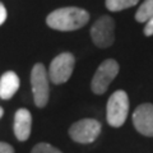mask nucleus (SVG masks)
<instances>
[{
	"label": "nucleus",
	"mask_w": 153,
	"mask_h": 153,
	"mask_svg": "<svg viewBox=\"0 0 153 153\" xmlns=\"http://www.w3.org/2000/svg\"><path fill=\"white\" fill-rule=\"evenodd\" d=\"M89 21V13L82 8L65 7L51 12L46 18L47 26L56 31H76Z\"/></svg>",
	"instance_id": "nucleus-1"
},
{
	"label": "nucleus",
	"mask_w": 153,
	"mask_h": 153,
	"mask_svg": "<svg viewBox=\"0 0 153 153\" xmlns=\"http://www.w3.org/2000/svg\"><path fill=\"white\" fill-rule=\"evenodd\" d=\"M129 114V97L125 91L119 89L110 96L107 101V123L114 128H120L126 121Z\"/></svg>",
	"instance_id": "nucleus-2"
},
{
	"label": "nucleus",
	"mask_w": 153,
	"mask_h": 153,
	"mask_svg": "<svg viewBox=\"0 0 153 153\" xmlns=\"http://www.w3.org/2000/svg\"><path fill=\"white\" fill-rule=\"evenodd\" d=\"M49 74L44 64L37 63L31 71V84L33 92V101L37 107H45L49 102Z\"/></svg>",
	"instance_id": "nucleus-3"
},
{
	"label": "nucleus",
	"mask_w": 153,
	"mask_h": 153,
	"mask_svg": "<svg viewBox=\"0 0 153 153\" xmlns=\"http://www.w3.org/2000/svg\"><path fill=\"white\" fill-rule=\"evenodd\" d=\"M119 66L117 61L114 59H107L102 61L100 66L96 70V73L91 82V88L96 94H103L107 91L110 83L116 78L119 74Z\"/></svg>",
	"instance_id": "nucleus-4"
},
{
	"label": "nucleus",
	"mask_w": 153,
	"mask_h": 153,
	"mask_svg": "<svg viewBox=\"0 0 153 153\" xmlns=\"http://www.w3.org/2000/svg\"><path fill=\"white\" fill-rule=\"evenodd\" d=\"M75 59L70 52H61L60 55L54 57L50 64V69L47 71L49 79L54 84H63L68 82L73 74Z\"/></svg>",
	"instance_id": "nucleus-5"
},
{
	"label": "nucleus",
	"mask_w": 153,
	"mask_h": 153,
	"mask_svg": "<svg viewBox=\"0 0 153 153\" xmlns=\"http://www.w3.org/2000/svg\"><path fill=\"white\" fill-rule=\"evenodd\" d=\"M101 123L96 119H82L69 128V135L76 143H92L101 134Z\"/></svg>",
	"instance_id": "nucleus-6"
},
{
	"label": "nucleus",
	"mask_w": 153,
	"mask_h": 153,
	"mask_svg": "<svg viewBox=\"0 0 153 153\" xmlns=\"http://www.w3.org/2000/svg\"><path fill=\"white\" fill-rule=\"evenodd\" d=\"M115 22L111 17L102 16L93 23L91 28V37L93 44L97 47L106 49L110 47L115 41Z\"/></svg>",
	"instance_id": "nucleus-7"
},
{
	"label": "nucleus",
	"mask_w": 153,
	"mask_h": 153,
	"mask_svg": "<svg viewBox=\"0 0 153 153\" xmlns=\"http://www.w3.org/2000/svg\"><path fill=\"white\" fill-rule=\"evenodd\" d=\"M133 124L142 135L153 137V105H139L133 112Z\"/></svg>",
	"instance_id": "nucleus-8"
},
{
	"label": "nucleus",
	"mask_w": 153,
	"mask_h": 153,
	"mask_svg": "<svg viewBox=\"0 0 153 153\" xmlns=\"http://www.w3.org/2000/svg\"><path fill=\"white\" fill-rule=\"evenodd\" d=\"M32 115L27 108H19L14 115V134L19 142L27 140L31 135Z\"/></svg>",
	"instance_id": "nucleus-9"
},
{
	"label": "nucleus",
	"mask_w": 153,
	"mask_h": 153,
	"mask_svg": "<svg viewBox=\"0 0 153 153\" xmlns=\"http://www.w3.org/2000/svg\"><path fill=\"white\" fill-rule=\"evenodd\" d=\"M21 80L14 71H7L0 78V98L10 100L19 89Z\"/></svg>",
	"instance_id": "nucleus-10"
},
{
	"label": "nucleus",
	"mask_w": 153,
	"mask_h": 153,
	"mask_svg": "<svg viewBox=\"0 0 153 153\" xmlns=\"http://www.w3.org/2000/svg\"><path fill=\"white\" fill-rule=\"evenodd\" d=\"M153 17V0H144L135 13L137 22H148Z\"/></svg>",
	"instance_id": "nucleus-11"
},
{
	"label": "nucleus",
	"mask_w": 153,
	"mask_h": 153,
	"mask_svg": "<svg viewBox=\"0 0 153 153\" xmlns=\"http://www.w3.org/2000/svg\"><path fill=\"white\" fill-rule=\"evenodd\" d=\"M139 3V0H106L105 5L110 12H121L131 8Z\"/></svg>",
	"instance_id": "nucleus-12"
},
{
	"label": "nucleus",
	"mask_w": 153,
	"mask_h": 153,
	"mask_svg": "<svg viewBox=\"0 0 153 153\" xmlns=\"http://www.w3.org/2000/svg\"><path fill=\"white\" fill-rule=\"evenodd\" d=\"M31 153H63V152L55 148L54 146L49 144V143H38L37 146L33 147Z\"/></svg>",
	"instance_id": "nucleus-13"
},
{
	"label": "nucleus",
	"mask_w": 153,
	"mask_h": 153,
	"mask_svg": "<svg viewBox=\"0 0 153 153\" xmlns=\"http://www.w3.org/2000/svg\"><path fill=\"white\" fill-rule=\"evenodd\" d=\"M144 35L146 36H152L153 35V17L148 22H146L144 26Z\"/></svg>",
	"instance_id": "nucleus-14"
},
{
	"label": "nucleus",
	"mask_w": 153,
	"mask_h": 153,
	"mask_svg": "<svg viewBox=\"0 0 153 153\" xmlns=\"http://www.w3.org/2000/svg\"><path fill=\"white\" fill-rule=\"evenodd\" d=\"M0 153H14V148L8 143L0 142Z\"/></svg>",
	"instance_id": "nucleus-15"
},
{
	"label": "nucleus",
	"mask_w": 153,
	"mask_h": 153,
	"mask_svg": "<svg viewBox=\"0 0 153 153\" xmlns=\"http://www.w3.org/2000/svg\"><path fill=\"white\" fill-rule=\"evenodd\" d=\"M7 9H5V7H4V4L0 1V26L3 25L4 22L7 21Z\"/></svg>",
	"instance_id": "nucleus-16"
},
{
	"label": "nucleus",
	"mask_w": 153,
	"mask_h": 153,
	"mask_svg": "<svg viewBox=\"0 0 153 153\" xmlns=\"http://www.w3.org/2000/svg\"><path fill=\"white\" fill-rule=\"evenodd\" d=\"M3 114H4V110L0 107V119H1V116H3Z\"/></svg>",
	"instance_id": "nucleus-17"
}]
</instances>
